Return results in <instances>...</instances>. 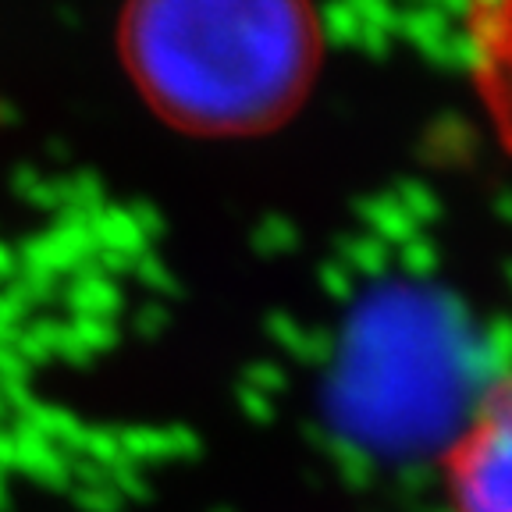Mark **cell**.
<instances>
[{"instance_id":"6da1fadb","label":"cell","mask_w":512,"mask_h":512,"mask_svg":"<svg viewBox=\"0 0 512 512\" xmlns=\"http://www.w3.org/2000/svg\"><path fill=\"white\" fill-rule=\"evenodd\" d=\"M118 50L168 125L239 139L264 136L306 104L324 29L296 0H146L121 15Z\"/></svg>"},{"instance_id":"7a4b0ae2","label":"cell","mask_w":512,"mask_h":512,"mask_svg":"<svg viewBox=\"0 0 512 512\" xmlns=\"http://www.w3.org/2000/svg\"><path fill=\"white\" fill-rule=\"evenodd\" d=\"M456 512H512V374L495 381L445 452Z\"/></svg>"},{"instance_id":"3957f363","label":"cell","mask_w":512,"mask_h":512,"mask_svg":"<svg viewBox=\"0 0 512 512\" xmlns=\"http://www.w3.org/2000/svg\"><path fill=\"white\" fill-rule=\"evenodd\" d=\"M473 75L502 143L512 150V0L470 11Z\"/></svg>"}]
</instances>
